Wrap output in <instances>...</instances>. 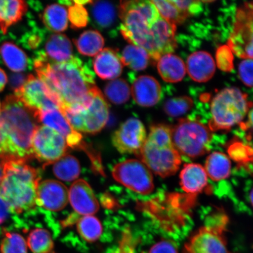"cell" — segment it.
<instances>
[{"mask_svg": "<svg viewBox=\"0 0 253 253\" xmlns=\"http://www.w3.org/2000/svg\"><path fill=\"white\" fill-rule=\"evenodd\" d=\"M14 96L36 115L49 110L58 109L59 103L46 85L39 78L30 74L24 83L14 90Z\"/></svg>", "mask_w": 253, "mask_h": 253, "instance_id": "obj_10", "label": "cell"}, {"mask_svg": "<svg viewBox=\"0 0 253 253\" xmlns=\"http://www.w3.org/2000/svg\"><path fill=\"white\" fill-rule=\"evenodd\" d=\"M193 106L194 102L191 97L181 96L168 100L164 104V110L169 116L178 118L189 112Z\"/></svg>", "mask_w": 253, "mask_h": 253, "instance_id": "obj_37", "label": "cell"}, {"mask_svg": "<svg viewBox=\"0 0 253 253\" xmlns=\"http://www.w3.org/2000/svg\"><path fill=\"white\" fill-rule=\"evenodd\" d=\"M157 63L158 72L164 81L176 83L185 77L186 72L185 63L173 53L161 56Z\"/></svg>", "mask_w": 253, "mask_h": 253, "instance_id": "obj_23", "label": "cell"}, {"mask_svg": "<svg viewBox=\"0 0 253 253\" xmlns=\"http://www.w3.org/2000/svg\"><path fill=\"white\" fill-rule=\"evenodd\" d=\"M231 162L226 155L214 152L207 158L204 168L208 176L214 181L228 178L231 173Z\"/></svg>", "mask_w": 253, "mask_h": 253, "instance_id": "obj_27", "label": "cell"}, {"mask_svg": "<svg viewBox=\"0 0 253 253\" xmlns=\"http://www.w3.org/2000/svg\"><path fill=\"white\" fill-rule=\"evenodd\" d=\"M61 112L75 131L96 134L102 130L108 121L109 107L97 87L86 109L77 112Z\"/></svg>", "mask_w": 253, "mask_h": 253, "instance_id": "obj_8", "label": "cell"}, {"mask_svg": "<svg viewBox=\"0 0 253 253\" xmlns=\"http://www.w3.org/2000/svg\"><path fill=\"white\" fill-rule=\"evenodd\" d=\"M252 108L248 95L238 88H224L211 101V118L208 127L212 132L229 130L241 123Z\"/></svg>", "mask_w": 253, "mask_h": 253, "instance_id": "obj_6", "label": "cell"}, {"mask_svg": "<svg viewBox=\"0 0 253 253\" xmlns=\"http://www.w3.org/2000/svg\"></svg>", "mask_w": 253, "mask_h": 253, "instance_id": "obj_49", "label": "cell"}, {"mask_svg": "<svg viewBox=\"0 0 253 253\" xmlns=\"http://www.w3.org/2000/svg\"><path fill=\"white\" fill-rule=\"evenodd\" d=\"M172 126L164 124L151 126L138 156L145 166L165 178L173 175L182 164L181 155L174 146Z\"/></svg>", "mask_w": 253, "mask_h": 253, "instance_id": "obj_5", "label": "cell"}, {"mask_svg": "<svg viewBox=\"0 0 253 253\" xmlns=\"http://www.w3.org/2000/svg\"><path fill=\"white\" fill-rule=\"evenodd\" d=\"M41 19L47 30L53 33H61L68 27V9L61 4L46 6Z\"/></svg>", "mask_w": 253, "mask_h": 253, "instance_id": "obj_26", "label": "cell"}, {"mask_svg": "<svg viewBox=\"0 0 253 253\" xmlns=\"http://www.w3.org/2000/svg\"><path fill=\"white\" fill-rule=\"evenodd\" d=\"M212 131L196 120L181 119L172 129L174 146L180 155L197 158L210 151Z\"/></svg>", "mask_w": 253, "mask_h": 253, "instance_id": "obj_7", "label": "cell"}, {"mask_svg": "<svg viewBox=\"0 0 253 253\" xmlns=\"http://www.w3.org/2000/svg\"><path fill=\"white\" fill-rule=\"evenodd\" d=\"M120 58L123 66L135 71L144 70L150 61L149 55L144 49L131 44L125 47Z\"/></svg>", "mask_w": 253, "mask_h": 253, "instance_id": "obj_30", "label": "cell"}, {"mask_svg": "<svg viewBox=\"0 0 253 253\" xmlns=\"http://www.w3.org/2000/svg\"><path fill=\"white\" fill-rule=\"evenodd\" d=\"M91 14L94 23L100 28H109L115 24L116 9L112 2L97 1L91 2Z\"/></svg>", "mask_w": 253, "mask_h": 253, "instance_id": "obj_29", "label": "cell"}, {"mask_svg": "<svg viewBox=\"0 0 253 253\" xmlns=\"http://www.w3.org/2000/svg\"><path fill=\"white\" fill-rule=\"evenodd\" d=\"M1 103L0 102V116H1Z\"/></svg>", "mask_w": 253, "mask_h": 253, "instance_id": "obj_48", "label": "cell"}, {"mask_svg": "<svg viewBox=\"0 0 253 253\" xmlns=\"http://www.w3.org/2000/svg\"><path fill=\"white\" fill-rule=\"evenodd\" d=\"M45 39V33L42 30L35 28V30L28 34L25 40V43L28 48L36 49L42 43Z\"/></svg>", "mask_w": 253, "mask_h": 253, "instance_id": "obj_43", "label": "cell"}, {"mask_svg": "<svg viewBox=\"0 0 253 253\" xmlns=\"http://www.w3.org/2000/svg\"><path fill=\"white\" fill-rule=\"evenodd\" d=\"M186 68L193 80L201 83L210 81L213 77L216 64L210 53L198 51L188 57Z\"/></svg>", "mask_w": 253, "mask_h": 253, "instance_id": "obj_20", "label": "cell"}, {"mask_svg": "<svg viewBox=\"0 0 253 253\" xmlns=\"http://www.w3.org/2000/svg\"><path fill=\"white\" fill-rule=\"evenodd\" d=\"M69 191L66 186L55 180L47 179L39 183L36 204L46 210L58 211L68 205Z\"/></svg>", "mask_w": 253, "mask_h": 253, "instance_id": "obj_16", "label": "cell"}, {"mask_svg": "<svg viewBox=\"0 0 253 253\" xmlns=\"http://www.w3.org/2000/svg\"><path fill=\"white\" fill-rule=\"evenodd\" d=\"M4 176L0 182V197L9 210L21 213L36 205L39 173L25 161H2Z\"/></svg>", "mask_w": 253, "mask_h": 253, "instance_id": "obj_4", "label": "cell"}, {"mask_svg": "<svg viewBox=\"0 0 253 253\" xmlns=\"http://www.w3.org/2000/svg\"><path fill=\"white\" fill-rule=\"evenodd\" d=\"M95 73L103 80H113L122 74L123 65L116 50L104 49L95 56L93 62Z\"/></svg>", "mask_w": 253, "mask_h": 253, "instance_id": "obj_19", "label": "cell"}, {"mask_svg": "<svg viewBox=\"0 0 253 253\" xmlns=\"http://www.w3.org/2000/svg\"><path fill=\"white\" fill-rule=\"evenodd\" d=\"M148 253H178V251L173 242L163 240L152 246Z\"/></svg>", "mask_w": 253, "mask_h": 253, "instance_id": "obj_44", "label": "cell"}, {"mask_svg": "<svg viewBox=\"0 0 253 253\" xmlns=\"http://www.w3.org/2000/svg\"><path fill=\"white\" fill-rule=\"evenodd\" d=\"M112 175L117 182L138 194L147 195L154 191L153 173L141 160L130 159L116 164Z\"/></svg>", "mask_w": 253, "mask_h": 253, "instance_id": "obj_9", "label": "cell"}, {"mask_svg": "<svg viewBox=\"0 0 253 253\" xmlns=\"http://www.w3.org/2000/svg\"><path fill=\"white\" fill-rule=\"evenodd\" d=\"M0 56L5 66L12 72H23L31 66L26 53L10 41H5L1 44Z\"/></svg>", "mask_w": 253, "mask_h": 253, "instance_id": "obj_25", "label": "cell"}, {"mask_svg": "<svg viewBox=\"0 0 253 253\" xmlns=\"http://www.w3.org/2000/svg\"><path fill=\"white\" fill-rule=\"evenodd\" d=\"M232 52L240 58H253V3L247 2L237 12L235 28L228 41Z\"/></svg>", "mask_w": 253, "mask_h": 253, "instance_id": "obj_14", "label": "cell"}, {"mask_svg": "<svg viewBox=\"0 0 253 253\" xmlns=\"http://www.w3.org/2000/svg\"><path fill=\"white\" fill-rule=\"evenodd\" d=\"M227 221L223 216L220 221L202 227L185 245L184 253H229L224 235Z\"/></svg>", "mask_w": 253, "mask_h": 253, "instance_id": "obj_12", "label": "cell"}, {"mask_svg": "<svg viewBox=\"0 0 253 253\" xmlns=\"http://www.w3.org/2000/svg\"><path fill=\"white\" fill-rule=\"evenodd\" d=\"M9 212V209L5 202L0 197V224L7 219Z\"/></svg>", "mask_w": 253, "mask_h": 253, "instance_id": "obj_45", "label": "cell"}, {"mask_svg": "<svg viewBox=\"0 0 253 253\" xmlns=\"http://www.w3.org/2000/svg\"><path fill=\"white\" fill-rule=\"evenodd\" d=\"M60 3L68 7V19L73 29H81L87 26L89 21V16L84 5L78 1H60Z\"/></svg>", "mask_w": 253, "mask_h": 253, "instance_id": "obj_36", "label": "cell"}, {"mask_svg": "<svg viewBox=\"0 0 253 253\" xmlns=\"http://www.w3.org/2000/svg\"><path fill=\"white\" fill-rule=\"evenodd\" d=\"M77 229L82 238L90 243L97 241L103 232L100 220L91 215L81 217L78 221Z\"/></svg>", "mask_w": 253, "mask_h": 253, "instance_id": "obj_35", "label": "cell"}, {"mask_svg": "<svg viewBox=\"0 0 253 253\" xmlns=\"http://www.w3.org/2000/svg\"><path fill=\"white\" fill-rule=\"evenodd\" d=\"M28 10V5L24 1L0 0V29L5 34L12 25L23 18Z\"/></svg>", "mask_w": 253, "mask_h": 253, "instance_id": "obj_24", "label": "cell"}, {"mask_svg": "<svg viewBox=\"0 0 253 253\" xmlns=\"http://www.w3.org/2000/svg\"><path fill=\"white\" fill-rule=\"evenodd\" d=\"M161 87L156 79L150 76L139 77L131 87L132 96L136 103L142 107L156 105L161 97Z\"/></svg>", "mask_w": 253, "mask_h": 253, "instance_id": "obj_18", "label": "cell"}, {"mask_svg": "<svg viewBox=\"0 0 253 253\" xmlns=\"http://www.w3.org/2000/svg\"><path fill=\"white\" fill-rule=\"evenodd\" d=\"M34 68L58 101L61 112H77L89 106L97 88L94 74L78 57L58 63L50 61L43 51H39Z\"/></svg>", "mask_w": 253, "mask_h": 253, "instance_id": "obj_1", "label": "cell"}, {"mask_svg": "<svg viewBox=\"0 0 253 253\" xmlns=\"http://www.w3.org/2000/svg\"><path fill=\"white\" fill-rule=\"evenodd\" d=\"M104 94L110 102L115 104H123L128 102L131 90L125 79H118L106 84L104 87Z\"/></svg>", "mask_w": 253, "mask_h": 253, "instance_id": "obj_34", "label": "cell"}, {"mask_svg": "<svg viewBox=\"0 0 253 253\" xmlns=\"http://www.w3.org/2000/svg\"><path fill=\"white\" fill-rule=\"evenodd\" d=\"M4 176V165H3L2 161L0 160V182Z\"/></svg>", "mask_w": 253, "mask_h": 253, "instance_id": "obj_47", "label": "cell"}, {"mask_svg": "<svg viewBox=\"0 0 253 253\" xmlns=\"http://www.w3.org/2000/svg\"><path fill=\"white\" fill-rule=\"evenodd\" d=\"M177 7L187 12L189 15L197 14L202 10V1H173Z\"/></svg>", "mask_w": 253, "mask_h": 253, "instance_id": "obj_42", "label": "cell"}, {"mask_svg": "<svg viewBox=\"0 0 253 253\" xmlns=\"http://www.w3.org/2000/svg\"><path fill=\"white\" fill-rule=\"evenodd\" d=\"M147 137L146 129L140 120L130 118L120 125L114 132L112 142L120 153L138 155Z\"/></svg>", "mask_w": 253, "mask_h": 253, "instance_id": "obj_15", "label": "cell"}, {"mask_svg": "<svg viewBox=\"0 0 253 253\" xmlns=\"http://www.w3.org/2000/svg\"><path fill=\"white\" fill-rule=\"evenodd\" d=\"M44 53L50 61L58 63L67 62L74 56L70 40L65 35L59 33L47 38Z\"/></svg>", "mask_w": 253, "mask_h": 253, "instance_id": "obj_22", "label": "cell"}, {"mask_svg": "<svg viewBox=\"0 0 253 253\" xmlns=\"http://www.w3.org/2000/svg\"><path fill=\"white\" fill-rule=\"evenodd\" d=\"M39 123L36 114L14 95L6 97L1 103L0 116V160L27 162L33 158L32 140Z\"/></svg>", "mask_w": 253, "mask_h": 253, "instance_id": "obj_3", "label": "cell"}, {"mask_svg": "<svg viewBox=\"0 0 253 253\" xmlns=\"http://www.w3.org/2000/svg\"><path fill=\"white\" fill-rule=\"evenodd\" d=\"M181 188L189 194H197L207 187L208 176L203 166L186 164L180 173Z\"/></svg>", "mask_w": 253, "mask_h": 253, "instance_id": "obj_21", "label": "cell"}, {"mask_svg": "<svg viewBox=\"0 0 253 253\" xmlns=\"http://www.w3.org/2000/svg\"><path fill=\"white\" fill-rule=\"evenodd\" d=\"M119 15L123 37L131 45L144 49L155 63L176 48V26L161 17L151 1H121Z\"/></svg>", "mask_w": 253, "mask_h": 253, "instance_id": "obj_2", "label": "cell"}, {"mask_svg": "<svg viewBox=\"0 0 253 253\" xmlns=\"http://www.w3.org/2000/svg\"><path fill=\"white\" fill-rule=\"evenodd\" d=\"M53 164V173L62 181H74L80 175V163L77 158L71 155L66 154Z\"/></svg>", "mask_w": 253, "mask_h": 253, "instance_id": "obj_31", "label": "cell"}, {"mask_svg": "<svg viewBox=\"0 0 253 253\" xmlns=\"http://www.w3.org/2000/svg\"><path fill=\"white\" fill-rule=\"evenodd\" d=\"M37 118L39 123H43L61 134L69 147L85 151L94 167L98 169L102 166L99 155L83 141L82 134L72 127L61 111L58 109L43 111L38 114Z\"/></svg>", "mask_w": 253, "mask_h": 253, "instance_id": "obj_11", "label": "cell"}, {"mask_svg": "<svg viewBox=\"0 0 253 253\" xmlns=\"http://www.w3.org/2000/svg\"><path fill=\"white\" fill-rule=\"evenodd\" d=\"M216 65L221 71L229 72L234 68V56L232 50L227 45L221 46L216 53Z\"/></svg>", "mask_w": 253, "mask_h": 253, "instance_id": "obj_39", "label": "cell"}, {"mask_svg": "<svg viewBox=\"0 0 253 253\" xmlns=\"http://www.w3.org/2000/svg\"><path fill=\"white\" fill-rule=\"evenodd\" d=\"M229 150L230 156L239 162L249 161V156H251L252 154V149L249 150L248 146L240 142L234 143Z\"/></svg>", "mask_w": 253, "mask_h": 253, "instance_id": "obj_40", "label": "cell"}, {"mask_svg": "<svg viewBox=\"0 0 253 253\" xmlns=\"http://www.w3.org/2000/svg\"><path fill=\"white\" fill-rule=\"evenodd\" d=\"M239 75L240 79L246 86H253V59H246L240 63Z\"/></svg>", "mask_w": 253, "mask_h": 253, "instance_id": "obj_41", "label": "cell"}, {"mask_svg": "<svg viewBox=\"0 0 253 253\" xmlns=\"http://www.w3.org/2000/svg\"><path fill=\"white\" fill-rule=\"evenodd\" d=\"M7 82L8 78L7 74H5V72L2 69L0 68V92L4 89Z\"/></svg>", "mask_w": 253, "mask_h": 253, "instance_id": "obj_46", "label": "cell"}, {"mask_svg": "<svg viewBox=\"0 0 253 253\" xmlns=\"http://www.w3.org/2000/svg\"><path fill=\"white\" fill-rule=\"evenodd\" d=\"M68 145L59 132L45 126H39L32 140L33 157L46 164L54 163L66 155Z\"/></svg>", "mask_w": 253, "mask_h": 253, "instance_id": "obj_13", "label": "cell"}, {"mask_svg": "<svg viewBox=\"0 0 253 253\" xmlns=\"http://www.w3.org/2000/svg\"><path fill=\"white\" fill-rule=\"evenodd\" d=\"M156 6L161 17L173 25L181 24L189 17V15L177 7L171 0H153L151 1Z\"/></svg>", "mask_w": 253, "mask_h": 253, "instance_id": "obj_33", "label": "cell"}, {"mask_svg": "<svg viewBox=\"0 0 253 253\" xmlns=\"http://www.w3.org/2000/svg\"><path fill=\"white\" fill-rule=\"evenodd\" d=\"M75 45L81 54L86 56H96L102 51L104 39L99 31L90 30L84 32L78 39L74 40Z\"/></svg>", "mask_w": 253, "mask_h": 253, "instance_id": "obj_28", "label": "cell"}, {"mask_svg": "<svg viewBox=\"0 0 253 253\" xmlns=\"http://www.w3.org/2000/svg\"><path fill=\"white\" fill-rule=\"evenodd\" d=\"M69 199L74 210L79 214L89 216L97 212L99 204L92 189L84 179H78L71 186Z\"/></svg>", "mask_w": 253, "mask_h": 253, "instance_id": "obj_17", "label": "cell"}, {"mask_svg": "<svg viewBox=\"0 0 253 253\" xmlns=\"http://www.w3.org/2000/svg\"><path fill=\"white\" fill-rule=\"evenodd\" d=\"M27 245L34 253H51L54 243L48 231L36 229L28 237Z\"/></svg>", "mask_w": 253, "mask_h": 253, "instance_id": "obj_32", "label": "cell"}, {"mask_svg": "<svg viewBox=\"0 0 253 253\" xmlns=\"http://www.w3.org/2000/svg\"><path fill=\"white\" fill-rule=\"evenodd\" d=\"M1 253H27L26 240L20 234L6 232L0 246Z\"/></svg>", "mask_w": 253, "mask_h": 253, "instance_id": "obj_38", "label": "cell"}]
</instances>
